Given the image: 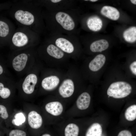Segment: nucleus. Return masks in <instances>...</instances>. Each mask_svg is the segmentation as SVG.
Instances as JSON below:
<instances>
[{
	"instance_id": "f03ea898",
	"label": "nucleus",
	"mask_w": 136,
	"mask_h": 136,
	"mask_svg": "<svg viewBox=\"0 0 136 136\" xmlns=\"http://www.w3.org/2000/svg\"><path fill=\"white\" fill-rule=\"evenodd\" d=\"M42 15L49 34L76 35L79 20V11L75 9L54 12L43 9Z\"/></svg>"
},
{
	"instance_id": "bb28decb",
	"label": "nucleus",
	"mask_w": 136,
	"mask_h": 136,
	"mask_svg": "<svg viewBox=\"0 0 136 136\" xmlns=\"http://www.w3.org/2000/svg\"><path fill=\"white\" fill-rule=\"evenodd\" d=\"M26 133L24 131L19 129H14L11 131L9 136H26Z\"/></svg>"
},
{
	"instance_id": "f8f14e48",
	"label": "nucleus",
	"mask_w": 136,
	"mask_h": 136,
	"mask_svg": "<svg viewBox=\"0 0 136 136\" xmlns=\"http://www.w3.org/2000/svg\"><path fill=\"white\" fill-rule=\"evenodd\" d=\"M60 79L57 76L53 75L43 77L40 81L42 87L44 90L51 91L56 88L60 82Z\"/></svg>"
},
{
	"instance_id": "cd10ccee",
	"label": "nucleus",
	"mask_w": 136,
	"mask_h": 136,
	"mask_svg": "<svg viewBox=\"0 0 136 136\" xmlns=\"http://www.w3.org/2000/svg\"><path fill=\"white\" fill-rule=\"evenodd\" d=\"M129 69L132 73L134 75H136V61H134L132 62L129 65Z\"/></svg>"
},
{
	"instance_id": "39448f33",
	"label": "nucleus",
	"mask_w": 136,
	"mask_h": 136,
	"mask_svg": "<svg viewBox=\"0 0 136 136\" xmlns=\"http://www.w3.org/2000/svg\"><path fill=\"white\" fill-rule=\"evenodd\" d=\"M47 38L69 56L75 57L77 55L79 43L76 35L49 34Z\"/></svg>"
},
{
	"instance_id": "a878e982",
	"label": "nucleus",
	"mask_w": 136,
	"mask_h": 136,
	"mask_svg": "<svg viewBox=\"0 0 136 136\" xmlns=\"http://www.w3.org/2000/svg\"><path fill=\"white\" fill-rule=\"evenodd\" d=\"M8 117L9 115L6 107L3 105L0 104V118L6 120Z\"/></svg>"
},
{
	"instance_id": "412c9836",
	"label": "nucleus",
	"mask_w": 136,
	"mask_h": 136,
	"mask_svg": "<svg viewBox=\"0 0 136 136\" xmlns=\"http://www.w3.org/2000/svg\"><path fill=\"white\" fill-rule=\"evenodd\" d=\"M123 37L127 42L133 43L136 40V27H130L125 30L123 33Z\"/></svg>"
},
{
	"instance_id": "0eeeda50",
	"label": "nucleus",
	"mask_w": 136,
	"mask_h": 136,
	"mask_svg": "<svg viewBox=\"0 0 136 136\" xmlns=\"http://www.w3.org/2000/svg\"><path fill=\"white\" fill-rule=\"evenodd\" d=\"M35 2L43 8L50 12L77 8V1L75 0H34Z\"/></svg>"
},
{
	"instance_id": "473e14b6",
	"label": "nucleus",
	"mask_w": 136,
	"mask_h": 136,
	"mask_svg": "<svg viewBox=\"0 0 136 136\" xmlns=\"http://www.w3.org/2000/svg\"><path fill=\"white\" fill-rule=\"evenodd\" d=\"M98 0H90L89 1L91 2H95L97 1Z\"/></svg>"
},
{
	"instance_id": "6ab92c4d",
	"label": "nucleus",
	"mask_w": 136,
	"mask_h": 136,
	"mask_svg": "<svg viewBox=\"0 0 136 136\" xmlns=\"http://www.w3.org/2000/svg\"><path fill=\"white\" fill-rule=\"evenodd\" d=\"M109 46L108 41L102 39L93 42L90 44L89 48L90 50L92 52H100L107 49Z\"/></svg>"
},
{
	"instance_id": "2f4dec72",
	"label": "nucleus",
	"mask_w": 136,
	"mask_h": 136,
	"mask_svg": "<svg viewBox=\"0 0 136 136\" xmlns=\"http://www.w3.org/2000/svg\"><path fill=\"white\" fill-rule=\"evenodd\" d=\"M41 136H51V135H50V134H49L45 133L43 134Z\"/></svg>"
},
{
	"instance_id": "f3484780",
	"label": "nucleus",
	"mask_w": 136,
	"mask_h": 136,
	"mask_svg": "<svg viewBox=\"0 0 136 136\" xmlns=\"http://www.w3.org/2000/svg\"><path fill=\"white\" fill-rule=\"evenodd\" d=\"M91 101V97L89 93L84 92L77 98L76 102L77 108L81 110L87 109L89 107Z\"/></svg>"
},
{
	"instance_id": "1a4fd4ad",
	"label": "nucleus",
	"mask_w": 136,
	"mask_h": 136,
	"mask_svg": "<svg viewBox=\"0 0 136 136\" xmlns=\"http://www.w3.org/2000/svg\"><path fill=\"white\" fill-rule=\"evenodd\" d=\"M132 88L128 82L122 81L112 83L107 91V95L115 98H121L126 97L131 92Z\"/></svg>"
},
{
	"instance_id": "b1692460",
	"label": "nucleus",
	"mask_w": 136,
	"mask_h": 136,
	"mask_svg": "<svg viewBox=\"0 0 136 136\" xmlns=\"http://www.w3.org/2000/svg\"><path fill=\"white\" fill-rule=\"evenodd\" d=\"M5 86L3 83L0 82V97L3 99L9 98L11 94L10 88Z\"/></svg>"
},
{
	"instance_id": "aec40b11",
	"label": "nucleus",
	"mask_w": 136,
	"mask_h": 136,
	"mask_svg": "<svg viewBox=\"0 0 136 136\" xmlns=\"http://www.w3.org/2000/svg\"><path fill=\"white\" fill-rule=\"evenodd\" d=\"M102 128L100 125L97 123L91 124L87 129L85 136H101Z\"/></svg>"
},
{
	"instance_id": "6e6552de",
	"label": "nucleus",
	"mask_w": 136,
	"mask_h": 136,
	"mask_svg": "<svg viewBox=\"0 0 136 136\" xmlns=\"http://www.w3.org/2000/svg\"><path fill=\"white\" fill-rule=\"evenodd\" d=\"M36 64L18 82L20 84L23 92L27 94L33 93L36 86L39 82Z\"/></svg>"
},
{
	"instance_id": "20e7f679",
	"label": "nucleus",
	"mask_w": 136,
	"mask_h": 136,
	"mask_svg": "<svg viewBox=\"0 0 136 136\" xmlns=\"http://www.w3.org/2000/svg\"><path fill=\"white\" fill-rule=\"evenodd\" d=\"M40 35L26 27L18 26L11 37L9 44L12 51L36 47L40 43Z\"/></svg>"
},
{
	"instance_id": "4468645a",
	"label": "nucleus",
	"mask_w": 136,
	"mask_h": 136,
	"mask_svg": "<svg viewBox=\"0 0 136 136\" xmlns=\"http://www.w3.org/2000/svg\"><path fill=\"white\" fill-rule=\"evenodd\" d=\"M106 60L105 56L102 54L97 55L89 62L88 67L93 72L99 71L103 66Z\"/></svg>"
},
{
	"instance_id": "dca6fc26",
	"label": "nucleus",
	"mask_w": 136,
	"mask_h": 136,
	"mask_svg": "<svg viewBox=\"0 0 136 136\" xmlns=\"http://www.w3.org/2000/svg\"><path fill=\"white\" fill-rule=\"evenodd\" d=\"M86 24L88 28L92 31H99L101 28L103 23L101 20L96 16H90L86 19Z\"/></svg>"
},
{
	"instance_id": "9d476101",
	"label": "nucleus",
	"mask_w": 136,
	"mask_h": 136,
	"mask_svg": "<svg viewBox=\"0 0 136 136\" xmlns=\"http://www.w3.org/2000/svg\"><path fill=\"white\" fill-rule=\"evenodd\" d=\"M16 29L13 23L9 20H0V37L4 39L9 44L10 39Z\"/></svg>"
},
{
	"instance_id": "a211bd4d",
	"label": "nucleus",
	"mask_w": 136,
	"mask_h": 136,
	"mask_svg": "<svg viewBox=\"0 0 136 136\" xmlns=\"http://www.w3.org/2000/svg\"><path fill=\"white\" fill-rule=\"evenodd\" d=\"M100 12L102 15L114 20H118L120 16L119 12L117 9L111 6L103 7L101 10Z\"/></svg>"
},
{
	"instance_id": "9b49d317",
	"label": "nucleus",
	"mask_w": 136,
	"mask_h": 136,
	"mask_svg": "<svg viewBox=\"0 0 136 136\" xmlns=\"http://www.w3.org/2000/svg\"><path fill=\"white\" fill-rule=\"evenodd\" d=\"M75 90V84L71 78H66L64 79L60 85L58 92L62 98H67L71 96Z\"/></svg>"
},
{
	"instance_id": "c85d7f7f",
	"label": "nucleus",
	"mask_w": 136,
	"mask_h": 136,
	"mask_svg": "<svg viewBox=\"0 0 136 136\" xmlns=\"http://www.w3.org/2000/svg\"><path fill=\"white\" fill-rule=\"evenodd\" d=\"M117 136H132L131 132L127 130H123L120 131Z\"/></svg>"
},
{
	"instance_id": "ddd939ff",
	"label": "nucleus",
	"mask_w": 136,
	"mask_h": 136,
	"mask_svg": "<svg viewBox=\"0 0 136 136\" xmlns=\"http://www.w3.org/2000/svg\"><path fill=\"white\" fill-rule=\"evenodd\" d=\"M45 108L48 113L55 116L60 115L63 110L62 104L58 101H52L47 103L45 106Z\"/></svg>"
},
{
	"instance_id": "2eb2a0df",
	"label": "nucleus",
	"mask_w": 136,
	"mask_h": 136,
	"mask_svg": "<svg viewBox=\"0 0 136 136\" xmlns=\"http://www.w3.org/2000/svg\"><path fill=\"white\" fill-rule=\"evenodd\" d=\"M28 121L29 125L32 128L37 129L40 127L43 123L42 116L35 111H32L28 114Z\"/></svg>"
},
{
	"instance_id": "7ed1b4c3",
	"label": "nucleus",
	"mask_w": 136,
	"mask_h": 136,
	"mask_svg": "<svg viewBox=\"0 0 136 136\" xmlns=\"http://www.w3.org/2000/svg\"><path fill=\"white\" fill-rule=\"evenodd\" d=\"M36 47L12 51L10 57L11 68L19 75H25L36 64L38 58Z\"/></svg>"
},
{
	"instance_id": "393cba45",
	"label": "nucleus",
	"mask_w": 136,
	"mask_h": 136,
	"mask_svg": "<svg viewBox=\"0 0 136 136\" xmlns=\"http://www.w3.org/2000/svg\"><path fill=\"white\" fill-rule=\"evenodd\" d=\"M15 119L12 121V124L16 126H19L24 123L25 121V118L22 113H17L14 116Z\"/></svg>"
},
{
	"instance_id": "5701e85b",
	"label": "nucleus",
	"mask_w": 136,
	"mask_h": 136,
	"mask_svg": "<svg viewBox=\"0 0 136 136\" xmlns=\"http://www.w3.org/2000/svg\"><path fill=\"white\" fill-rule=\"evenodd\" d=\"M125 117L128 121H132L136 118V105H132L128 107L125 113Z\"/></svg>"
},
{
	"instance_id": "f257e3e1",
	"label": "nucleus",
	"mask_w": 136,
	"mask_h": 136,
	"mask_svg": "<svg viewBox=\"0 0 136 136\" xmlns=\"http://www.w3.org/2000/svg\"><path fill=\"white\" fill-rule=\"evenodd\" d=\"M43 9L34 0H15L9 9V14L18 26L28 28L40 35L47 31Z\"/></svg>"
},
{
	"instance_id": "c756f323",
	"label": "nucleus",
	"mask_w": 136,
	"mask_h": 136,
	"mask_svg": "<svg viewBox=\"0 0 136 136\" xmlns=\"http://www.w3.org/2000/svg\"><path fill=\"white\" fill-rule=\"evenodd\" d=\"M3 69L2 66L0 64V75L3 74Z\"/></svg>"
},
{
	"instance_id": "72a5a7b5",
	"label": "nucleus",
	"mask_w": 136,
	"mask_h": 136,
	"mask_svg": "<svg viewBox=\"0 0 136 136\" xmlns=\"http://www.w3.org/2000/svg\"><path fill=\"white\" fill-rule=\"evenodd\" d=\"M0 136H1V135L0 133Z\"/></svg>"
},
{
	"instance_id": "7c9ffc66",
	"label": "nucleus",
	"mask_w": 136,
	"mask_h": 136,
	"mask_svg": "<svg viewBox=\"0 0 136 136\" xmlns=\"http://www.w3.org/2000/svg\"><path fill=\"white\" fill-rule=\"evenodd\" d=\"M131 2L134 5L136 4V0H130Z\"/></svg>"
},
{
	"instance_id": "4be33fe9",
	"label": "nucleus",
	"mask_w": 136,
	"mask_h": 136,
	"mask_svg": "<svg viewBox=\"0 0 136 136\" xmlns=\"http://www.w3.org/2000/svg\"><path fill=\"white\" fill-rule=\"evenodd\" d=\"M79 132L78 126L74 123L68 124L64 130V136H78Z\"/></svg>"
},
{
	"instance_id": "423d86ee",
	"label": "nucleus",
	"mask_w": 136,
	"mask_h": 136,
	"mask_svg": "<svg viewBox=\"0 0 136 136\" xmlns=\"http://www.w3.org/2000/svg\"><path fill=\"white\" fill-rule=\"evenodd\" d=\"M37 51L39 57L43 59L60 60L69 56L47 38L41 43Z\"/></svg>"
}]
</instances>
